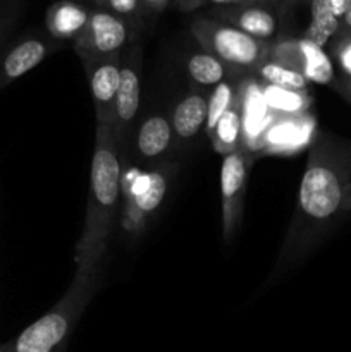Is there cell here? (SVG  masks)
Listing matches in <instances>:
<instances>
[{"label":"cell","mask_w":351,"mask_h":352,"mask_svg":"<svg viewBox=\"0 0 351 352\" xmlns=\"http://www.w3.org/2000/svg\"><path fill=\"white\" fill-rule=\"evenodd\" d=\"M176 146L178 141L169 116L155 112L141 120L133 140V150L141 162L162 164Z\"/></svg>","instance_id":"13"},{"label":"cell","mask_w":351,"mask_h":352,"mask_svg":"<svg viewBox=\"0 0 351 352\" xmlns=\"http://www.w3.org/2000/svg\"><path fill=\"white\" fill-rule=\"evenodd\" d=\"M28 0H0V55L14 38L17 24L26 12Z\"/></svg>","instance_id":"22"},{"label":"cell","mask_w":351,"mask_h":352,"mask_svg":"<svg viewBox=\"0 0 351 352\" xmlns=\"http://www.w3.org/2000/svg\"><path fill=\"white\" fill-rule=\"evenodd\" d=\"M93 105H95L96 126L112 127L114 105L120 81V55L93 58L83 62Z\"/></svg>","instance_id":"12"},{"label":"cell","mask_w":351,"mask_h":352,"mask_svg":"<svg viewBox=\"0 0 351 352\" xmlns=\"http://www.w3.org/2000/svg\"><path fill=\"white\" fill-rule=\"evenodd\" d=\"M140 30L107 9H92L88 24L72 41L79 60L120 55L138 40Z\"/></svg>","instance_id":"6"},{"label":"cell","mask_w":351,"mask_h":352,"mask_svg":"<svg viewBox=\"0 0 351 352\" xmlns=\"http://www.w3.org/2000/svg\"><path fill=\"white\" fill-rule=\"evenodd\" d=\"M243 74H231L224 79L220 85H217L209 95V112H206V126L205 134L210 136L213 127L217 126L220 117L229 110V107L236 102L240 96V78Z\"/></svg>","instance_id":"20"},{"label":"cell","mask_w":351,"mask_h":352,"mask_svg":"<svg viewBox=\"0 0 351 352\" xmlns=\"http://www.w3.org/2000/svg\"><path fill=\"white\" fill-rule=\"evenodd\" d=\"M191 34L202 50L215 55L237 74H250L268 58L270 41L257 40L231 24L210 16H200L191 23Z\"/></svg>","instance_id":"4"},{"label":"cell","mask_w":351,"mask_h":352,"mask_svg":"<svg viewBox=\"0 0 351 352\" xmlns=\"http://www.w3.org/2000/svg\"><path fill=\"white\" fill-rule=\"evenodd\" d=\"M334 89L346 100L351 105V78H346V76H339V78H334V81L330 82Z\"/></svg>","instance_id":"25"},{"label":"cell","mask_w":351,"mask_h":352,"mask_svg":"<svg viewBox=\"0 0 351 352\" xmlns=\"http://www.w3.org/2000/svg\"><path fill=\"white\" fill-rule=\"evenodd\" d=\"M176 6V9L181 10V12H193V10L200 9L206 0H172Z\"/></svg>","instance_id":"27"},{"label":"cell","mask_w":351,"mask_h":352,"mask_svg":"<svg viewBox=\"0 0 351 352\" xmlns=\"http://www.w3.org/2000/svg\"><path fill=\"white\" fill-rule=\"evenodd\" d=\"M330 60L339 67L341 76L351 78V33H337L329 43Z\"/></svg>","instance_id":"24"},{"label":"cell","mask_w":351,"mask_h":352,"mask_svg":"<svg viewBox=\"0 0 351 352\" xmlns=\"http://www.w3.org/2000/svg\"><path fill=\"white\" fill-rule=\"evenodd\" d=\"M213 150L219 155H226L240 151L243 148V109H241V96L229 107L226 113L219 119L217 126L210 133Z\"/></svg>","instance_id":"18"},{"label":"cell","mask_w":351,"mask_h":352,"mask_svg":"<svg viewBox=\"0 0 351 352\" xmlns=\"http://www.w3.org/2000/svg\"><path fill=\"white\" fill-rule=\"evenodd\" d=\"M253 157L241 148L226 155L220 168V198H222V234L226 244L236 236L241 226L246 198L248 177Z\"/></svg>","instance_id":"9"},{"label":"cell","mask_w":351,"mask_h":352,"mask_svg":"<svg viewBox=\"0 0 351 352\" xmlns=\"http://www.w3.org/2000/svg\"><path fill=\"white\" fill-rule=\"evenodd\" d=\"M282 3H233L217 7L210 17L237 28L243 33L264 41H274L279 36Z\"/></svg>","instance_id":"11"},{"label":"cell","mask_w":351,"mask_h":352,"mask_svg":"<svg viewBox=\"0 0 351 352\" xmlns=\"http://www.w3.org/2000/svg\"><path fill=\"white\" fill-rule=\"evenodd\" d=\"M209 95L202 89L191 88L171 112V124L174 129L178 146H186L200 136L206 126Z\"/></svg>","instance_id":"14"},{"label":"cell","mask_w":351,"mask_h":352,"mask_svg":"<svg viewBox=\"0 0 351 352\" xmlns=\"http://www.w3.org/2000/svg\"><path fill=\"white\" fill-rule=\"evenodd\" d=\"M105 9L116 16L123 17L124 21L131 23L140 31L143 28L145 19L148 17V12L141 0H107Z\"/></svg>","instance_id":"23"},{"label":"cell","mask_w":351,"mask_h":352,"mask_svg":"<svg viewBox=\"0 0 351 352\" xmlns=\"http://www.w3.org/2000/svg\"><path fill=\"white\" fill-rule=\"evenodd\" d=\"M250 74L253 78H257L260 82H264V85L279 86V88L306 89V86H308V81L303 76L291 71V69L284 67V65L277 64V62L270 60V58L258 64Z\"/></svg>","instance_id":"21"},{"label":"cell","mask_w":351,"mask_h":352,"mask_svg":"<svg viewBox=\"0 0 351 352\" xmlns=\"http://www.w3.org/2000/svg\"><path fill=\"white\" fill-rule=\"evenodd\" d=\"M174 172L176 165L171 162L151 165L143 172H123V227L127 234L143 232L148 219L164 203Z\"/></svg>","instance_id":"5"},{"label":"cell","mask_w":351,"mask_h":352,"mask_svg":"<svg viewBox=\"0 0 351 352\" xmlns=\"http://www.w3.org/2000/svg\"><path fill=\"white\" fill-rule=\"evenodd\" d=\"M337 33H351V6L348 9V12L344 14L343 21H341V26Z\"/></svg>","instance_id":"28"},{"label":"cell","mask_w":351,"mask_h":352,"mask_svg":"<svg viewBox=\"0 0 351 352\" xmlns=\"http://www.w3.org/2000/svg\"><path fill=\"white\" fill-rule=\"evenodd\" d=\"M92 9L74 0H57L45 14V31L55 40L74 41L88 24Z\"/></svg>","instance_id":"15"},{"label":"cell","mask_w":351,"mask_h":352,"mask_svg":"<svg viewBox=\"0 0 351 352\" xmlns=\"http://www.w3.org/2000/svg\"><path fill=\"white\" fill-rule=\"evenodd\" d=\"M93 3V9H105L107 0H89Z\"/></svg>","instance_id":"30"},{"label":"cell","mask_w":351,"mask_h":352,"mask_svg":"<svg viewBox=\"0 0 351 352\" xmlns=\"http://www.w3.org/2000/svg\"><path fill=\"white\" fill-rule=\"evenodd\" d=\"M348 212H351V148L329 134H319L310 144L296 210L270 280L303 261L329 227Z\"/></svg>","instance_id":"1"},{"label":"cell","mask_w":351,"mask_h":352,"mask_svg":"<svg viewBox=\"0 0 351 352\" xmlns=\"http://www.w3.org/2000/svg\"><path fill=\"white\" fill-rule=\"evenodd\" d=\"M141 2H143L148 16H157V14H162L171 6L172 0H141Z\"/></svg>","instance_id":"26"},{"label":"cell","mask_w":351,"mask_h":352,"mask_svg":"<svg viewBox=\"0 0 351 352\" xmlns=\"http://www.w3.org/2000/svg\"><path fill=\"white\" fill-rule=\"evenodd\" d=\"M119 151L112 127L96 126L85 226L74 253L76 272L100 268V261L107 251L123 196V164Z\"/></svg>","instance_id":"2"},{"label":"cell","mask_w":351,"mask_h":352,"mask_svg":"<svg viewBox=\"0 0 351 352\" xmlns=\"http://www.w3.org/2000/svg\"><path fill=\"white\" fill-rule=\"evenodd\" d=\"M62 47L64 43L52 38L45 30H30L10 41L0 55V91Z\"/></svg>","instance_id":"10"},{"label":"cell","mask_w":351,"mask_h":352,"mask_svg":"<svg viewBox=\"0 0 351 352\" xmlns=\"http://www.w3.org/2000/svg\"><path fill=\"white\" fill-rule=\"evenodd\" d=\"M186 72L196 89H213L217 85L229 78L231 74H237L229 65L224 64L215 55L205 50L195 52L186 60Z\"/></svg>","instance_id":"17"},{"label":"cell","mask_w":351,"mask_h":352,"mask_svg":"<svg viewBox=\"0 0 351 352\" xmlns=\"http://www.w3.org/2000/svg\"><path fill=\"white\" fill-rule=\"evenodd\" d=\"M262 93L270 112L282 117H299L312 105V96L306 89H286L262 82Z\"/></svg>","instance_id":"19"},{"label":"cell","mask_w":351,"mask_h":352,"mask_svg":"<svg viewBox=\"0 0 351 352\" xmlns=\"http://www.w3.org/2000/svg\"><path fill=\"white\" fill-rule=\"evenodd\" d=\"M141 65H143V48L140 41H134L120 54V81L112 119V133L119 148L133 131V124L140 112Z\"/></svg>","instance_id":"7"},{"label":"cell","mask_w":351,"mask_h":352,"mask_svg":"<svg viewBox=\"0 0 351 352\" xmlns=\"http://www.w3.org/2000/svg\"><path fill=\"white\" fill-rule=\"evenodd\" d=\"M98 289L100 268L76 272L57 305L28 325L16 339L0 346V352H67L72 332Z\"/></svg>","instance_id":"3"},{"label":"cell","mask_w":351,"mask_h":352,"mask_svg":"<svg viewBox=\"0 0 351 352\" xmlns=\"http://www.w3.org/2000/svg\"><path fill=\"white\" fill-rule=\"evenodd\" d=\"M284 2H288V0H284ZM308 2H310V3H312V2H315V0H308Z\"/></svg>","instance_id":"31"},{"label":"cell","mask_w":351,"mask_h":352,"mask_svg":"<svg viewBox=\"0 0 351 352\" xmlns=\"http://www.w3.org/2000/svg\"><path fill=\"white\" fill-rule=\"evenodd\" d=\"M268 58L298 72L308 82L330 85L336 78L329 55L322 47L303 36H277L270 41Z\"/></svg>","instance_id":"8"},{"label":"cell","mask_w":351,"mask_h":352,"mask_svg":"<svg viewBox=\"0 0 351 352\" xmlns=\"http://www.w3.org/2000/svg\"><path fill=\"white\" fill-rule=\"evenodd\" d=\"M350 6L351 0H315L310 3V24L303 38L322 48L329 45L339 31L341 21Z\"/></svg>","instance_id":"16"},{"label":"cell","mask_w":351,"mask_h":352,"mask_svg":"<svg viewBox=\"0 0 351 352\" xmlns=\"http://www.w3.org/2000/svg\"><path fill=\"white\" fill-rule=\"evenodd\" d=\"M240 3H274V2H284V0H237Z\"/></svg>","instance_id":"29"}]
</instances>
